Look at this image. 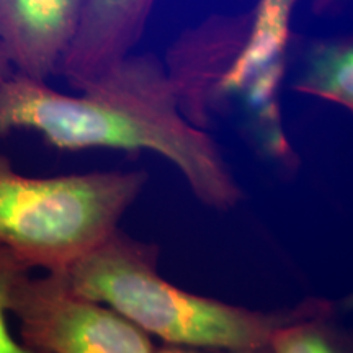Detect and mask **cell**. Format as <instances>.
I'll list each match as a JSON object with an SVG mask.
<instances>
[{
  "label": "cell",
  "instance_id": "cell-1",
  "mask_svg": "<svg viewBox=\"0 0 353 353\" xmlns=\"http://www.w3.org/2000/svg\"><path fill=\"white\" fill-rule=\"evenodd\" d=\"M13 131L37 132L59 151L154 152L211 210L231 211L244 198L218 143L183 117L154 52H130L72 95L13 72L0 82V136Z\"/></svg>",
  "mask_w": 353,
  "mask_h": 353
},
{
  "label": "cell",
  "instance_id": "cell-2",
  "mask_svg": "<svg viewBox=\"0 0 353 353\" xmlns=\"http://www.w3.org/2000/svg\"><path fill=\"white\" fill-rule=\"evenodd\" d=\"M159 247L121 229L59 273L79 296L101 303L169 345L211 350H259L278 327L303 311L304 301L259 311L201 296L159 273Z\"/></svg>",
  "mask_w": 353,
  "mask_h": 353
},
{
  "label": "cell",
  "instance_id": "cell-3",
  "mask_svg": "<svg viewBox=\"0 0 353 353\" xmlns=\"http://www.w3.org/2000/svg\"><path fill=\"white\" fill-rule=\"evenodd\" d=\"M149 182L145 170L30 176L0 152V245L59 275L103 244Z\"/></svg>",
  "mask_w": 353,
  "mask_h": 353
},
{
  "label": "cell",
  "instance_id": "cell-4",
  "mask_svg": "<svg viewBox=\"0 0 353 353\" xmlns=\"http://www.w3.org/2000/svg\"><path fill=\"white\" fill-rule=\"evenodd\" d=\"M12 316L20 341L38 353H154L152 337L105 304L74 293L61 275H30Z\"/></svg>",
  "mask_w": 353,
  "mask_h": 353
},
{
  "label": "cell",
  "instance_id": "cell-5",
  "mask_svg": "<svg viewBox=\"0 0 353 353\" xmlns=\"http://www.w3.org/2000/svg\"><path fill=\"white\" fill-rule=\"evenodd\" d=\"M87 0H0V44L17 74L37 81L59 72Z\"/></svg>",
  "mask_w": 353,
  "mask_h": 353
},
{
  "label": "cell",
  "instance_id": "cell-6",
  "mask_svg": "<svg viewBox=\"0 0 353 353\" xmlns=\"http://www.w3.org/2000/svg\"><path fill=\"white\" fill-rule=\"evenodd\" d=\"M157 0H87L59 72L79 92L134 51Z\"/></svg>",
  "mask_w": 353,
  "mask_h": 353
},
{
  "label": "cell",
  "instance_id": "cell-7",
  "mask_svg": "<svg viewBox=\"0 0 353 353\" xmlns=\"http://www.w3.org/2000/svg\"><path fill=\"white\" fill-rule=\"evenodd\" d=\"M268 353H353L352 335L339 319L337 303L309 298L299 314L278 327Z\"/></svg>",
  "mask_w": 353,
  "mask_h": 353
},
{
  "label": "cell",
  "instance_id": "cell-8",
  "mask_svg": "<svg viewBox=\"0 0 353 353\" xmlns=\"http://www.w3.org/2000/svg\"><path fill=\"white\" fill-rule=\"evenodd\" d=\"M298 94L314 97L352 112L353 41L352 37L321 39L311 44L301 76L293 83Z\"/></svg>",
  "mask_w": 353,
  "mask_h": 353
},
{
  "label": "cell",
  "instance_id": "cell-9",
  "mask_svg": "<svg viewBox=\"0 0 353 353\" xmlns=\"http://www.w3.org/2000/svg\"><path fill=\"white\" fill-rule=\"evenodd\" d=\"M32 275L26 265L0 245V353H38L12 334L8 316L21 283Z\"/></svg>",
  "mask_w": 353,
  "mask_h": 353
},
{
  "label": "cell",
  "instance_id": "cell-10",
  "mask_svg": "<svg viewBox=\"0 0 353 353\" xmlns=\"http://www.w3.org/2000/svg\"><path fill=\"white\" fill-rule=\"evenodd\" d=\"M154 353H268V348H259V350H211V348H196L183 345H169L164 343L162 347H156Z\"/></svg>",
  "mask_w": 353,
  "mask_h": 353
},
{
  "label": "cell",
  "instance_id": "cell-11",
  "mask_svg": "<svg viewBox=\"0 0 353 353\" xmlns=\"http://www.w3.org/2000/svg\"><path fill=\"white\" fill-rule=\"evenodd\" d=\"M13 74V69L10 63H8L6 52L2 50V44H0V82H3Z\"/></svg>",
  "mask_w": 353,
  "mask_h": 353
}]
</instances>
